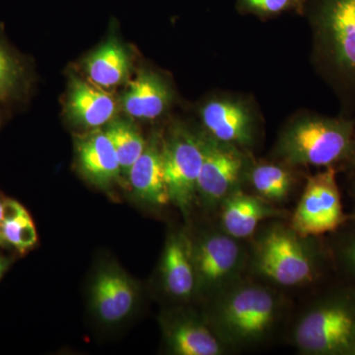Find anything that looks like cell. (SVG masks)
Instances as JSON below:
<instances>
[{
    "instance_id": "29",
    "label": "cell",
    "mask_w": 355,
    "mask_h": 355,
    "mask_svg": "<svg viewBox=\"0 0 355 355\" xmlns=\"http://www.w3.org/2000/svg\"><path fill=\"white\" fill-rule=\"evenodd\" d=\"M354 355H355V354H354Z\"/></svg>"
},
{
    "instance_id": "7",
    "label": "cell",
    "mask_w": 355,
    "mask_h": 355,
    "mask_svg": "<svg viewBox=\"0 0 355 355\" xmlns=\"http://www.w3.org/2000/svg\"><path fill=\"white\" fill-rule=\"evenodd\" d=\"M203 161L198 181V195L205 207L221 205L234 191L244 170L239 147L202 135Z\"/></svg>"
},
{
    "instance_id": "14",
    "label": "cell",
    "mask_w": 355,
    "mask_h": 355,
    "mask_svg": "<svg viewBox=\"0 0 355 355\" xmlns=\"http://www.w3.org/2000/svg\"><path fill=\"white\" fill-rule=\"evenodd\" d=\"M130 188L141 202L162 207L170 202L163 165L162 142H147L144 153L135 161L128 174Z\"/></svg>"
},
{
    "instance_id": "28",
    "label": "cell",
    "mask_w": 355,
    "mask_h": 355,
    "mask_svg": "<svg viewBox=\"0 0 355 355\" xmlns=\"http://www.w3.org/2000/svg\"><path fill=\"white\" fill-rule=\"evenodd\" d=\"M0 123H1V118H0Z\"/></svg>"
},
{
    "instance_id": "20",
    "label": "cell",
    "mask_w": 355,
    "mask_h": 355,
    "mask_svg": "<svg viewBox=\"0 0 355 355\" xmlns=\"http://www.w3.org/2000/svg\"><path fill=\"white\" fill-rule=\"evenodd\" d=\"M104 130L118 155L121 176L128 177L132 166L144 153L147 142L132 121L125 119L114 118Z\"/></svg>"
},
{
    "instance_id": "8",
    "label": "cell",
    "mask_w": 355,
    "mask_h": 355,
    "mask_svg": "<svg viewBox=\"0 0 355 355\" xmlns=\"http://www.w3.org/2000/svg\"><path fill=\"white\" fill-rule=\"evenodd\" d=\"M316 21L331 64L355 78V0H320Z\"/></svg>"
},
{
    "instance_id": "9",
    "label": "cell",
    "mask_w": 355,
    "mask_h": 355,
    "mask_svg": "<svg viewBox=\"0 0 355 355\" xmlns=\"http://www.w3.org/2000/svg\"><path fill=\"white\" fill-rule=\"evenodd\" d=\"M238 240L227 233L212 232L191 246V259L198 284L207 288H225L239 272L243 261Z\"/></svg>"
},
{
    "instance_id": "10",
    "label": "cell",
    "mask_w": 355,
    "mask_h": 355,
    "mask_svg": "<svg viewBox=\"0 0 355 355\" xmlns=\"http://www.w3.org/2000/svg\"><path fill=\"white\" fill-rule=\"evenodd\" d=\"M118 104L108 91L79 77L70 80L67 113L77 127L96 130L116 118Z\"/></svg>"
},
{
    "instance_id": "22",
    "label": "cell",
    "mask_w": 355,
    "mask_h": 355,
    "mask_svg": "<svg viewBox=\"0 0 355 355\" xmlns=\"http://www.w3.org/2000/svg\"><path fill=\"white\" fill-rule=\"evenodd\" d=\"M250 181L257 196L268 202L286 200L293 184L291 173L275 164L256 166L250 175Z\"/></svg>"
},
{
    "instance_id": "12",
    "label": "cell",
    "mask_w": 355,
    "mask_h": 355,
    "mask_svg": "<svg viewBox=\"0 0 355 355\" xmlns=\"http://www.w3.org/2000/svg\"><path fill=\"white\" fill-rule=\"evenodd\" d=\"M76 155L79 170L98 188H110L121 175L113 144L101 128L93 130L77 141Z\"/></svg>"
},
{
    "instance_id": "23",
    "label": "cell",
    "mask_w": 355,
    "mask_h": 355,
    "mask_svg": "<svg viewBox=\"0 0 355 355\" xmlns=\"http://www.w3.org/2000/svg\"><path fill=\"white\" fill-rule=\"evenodd\" d=\"M25 84L24 64L0 41V102H9L19 97Z\"/></svg>"
},
{
    "instance_id": "11",
    "label": "cell",
    "mask_w": 355,
    "mask_h": 355,
    "mask_svg": "<svg viewBox=\"0 0 355 355\" xmlns=\"http://www.w3.org/2000/svg\"><path fill=\"white\" fill-rule=\"evenodd\" d=\"M200 114L209 135L218 141L237 147L253 144V119L240 103L226 99L212 100L203 106Z\"/></svg>"
},
{
    "instance_id": "1",
    "label": "cell",
    "mask_w": 355,
    "mask_h": 355,
    "mask_svg": "<svg viewBox=\"0 0 355 355\" xmlns=\"http://www.w3.org/2000/svg\"><path fill=\"white\" fill-rule=\"evenodd\" d=\"M354 123L309 116L294 121L280 137L277 154L291 165L331 167L349 155Z\"/></svg>"
},
{
    "instance_id": "19",
    "label": "cell",
    "mask_w": 355,
    "mask_h": 355,
    "mask_svg": "<svg viewBox=\"0 0 355 355\" xmlns=\"http://www.w3.org/2000/svg\"><path fill=\"white\" fill-rule=\"evenodd\" d=\"M168 343L178 355H220L223 343L207 324L193 318H181L168 327Z\"/></svg>"
},
{
    "instance_id": "16",
    "label": "cell",
    "mask_w": 355,
    "mask_h": 355,
    "mask_svg": "<svg viewBox=\"0 0 355 355\" xmlns=\"http://www.w3.org/2000/svg\"><path fill=\"white\" fill-rule=\"evenodd\" d=\"M93 305L103 322L113 324L125 319L135 305V293L132 282L123 273L103 272L92 288Z\"/></svg>"
},
{
    "instance_id": "2",
    "label": "cell",
    "mask_w": 355,
    "mask_h": 355,
    "mask_svg": "<svg viewBox=\"0 0 355 355\" xmlns=\"http://www.w3.org/2000/svg\"><path fill=\"white\" fill-rule=\"evenodd\" d=\"M279 311V299L272 291L258 284H244L223 291L214 320L224 340L249 343L268 335Z\"/></svg>"
},
{
    "instance_id": "6",
    "label": "cell",
    "mask_w": 355,
    "mask_h": 355,
    "mask_svg": "<svg viewBox=\"0 0 355 355\" xmlns=\"http://www.w3.org/2000/svg\"><path fill=\"white\" fill-rule=\"evenodd\" d=\"M162 155L170 202L187 214L198 195L203 161L202 135L175 128L162 142Z\"/></svg>"
},
{
    "instance_id": "24",
    "label": "cell",
    "mask_w": 355,
    "mask_h": 355,
    "mask_svg": "<svg viewBox=\"0 0 355 355\" xmlns=\"http://www.w3.org/2000/svg\"><path fill=\"white\" fill-rule=\"evenodd\" d=\"M305 0H238L245 12L261 16H272L289 10H301Z\"/></svg>"
},
{
    "instance_id": "21",
    "label": "cell",
    "mask_w": 355,
    "mask_h": 355,
    "mask_svg": "<svg viewBox=\"0 0 355 355\" xmlns=\"http://www.w3.org/2000/svg\"><path fill=\"white\" fill-rule=\"evenodd\" d=\"M2 244L10 245L23 253L38 241L36 227L27 210L13 200H4Z\"/></svg>"
},
{
    "instance_id": "15",
    "label": "cell",
    "mask_w": 355,
    "mask_h": 355,
    "mask_svg": "<svg viewBox=\"0 0 355 355\" xmlns=\"http://www.w3.org/2000/svg\"><path fill=\"white\" fill-rule=\"evenodd\" d=\"M172 94L164 79L153 71H140L121 96L123 111L133 119L154 120L171 103Z\"/></svg>"
},
{
    "instance_id": "27",
    "label": "cell",
    "mask_w": 355,
    "mask_h": 355,
    "mask_svg": "<svg viewBox=\"0 0 355 355\" xmlns=\"http://www.w3.org/2000/svg\"><path fill=\"white\" fill-rule=\"evenodd\" d=\"M4 221V200L0 198V244L2 245L1 229Z\"/></svg>"
},
{
    "instance_id": "5",
    "label": "cell",
    "mask_w": 355,
    "mask_h": 355,
    "mask_svg": "<svg viewBox=\"0 0 355 355\" xmlns=\"http://www.w3.org/2000/svg\"><path fill=\"white\" fill-rule=\"evenodd\" d=\"M345 220L335 169L328 167L308 178L302 197L292 214V230L307 239L335 232Z\"/></svg>"
},
{
    "instance_id": "4",
    "label": "cell",
    "mask_w": 355,
    "mask_h": 355,
    "mask_svg": "<svg viewBox=\"0 0 355 355\" xmlns=\"http://www.w3.org/2000/svg\"><path fill=\"white\" fill-rule=\"evenodd\" d=\"M291 228L268 229L257 242L254 265L263 277L279 286L293 287L313 282L318 272L316 254Z\"/></svg>"
},
{
    "instance_id": "17",
    "label": "cell",
    "mask_w": 355,
    "mask_h": 355,
    "mask_svg": "<svg viewBox=\"0 0 355 355\" xmlns=\"http://www.w3.org/2000/svg\"><path fill=\"white\" fill-rule=\"evenodd\" d=\"M165 289L179 299L191 298L197 288V277L191 259V244L183 235H172L166 244L162 259Z\"/></svg>"
},
{
    "instance_id": "3",
    "label": "cell",
    "mask_w": 355,
    "mask_h": 355,
    "mask_svg": "<svg viewBox=\"0 0 355 355\" xmlns=\"http://www.w3.org/2000/svg\"><path fill=\"white\" fill-rule=\"evenodd\" d=\"M294 343L307 354L354 355L355 294H338L311 308L296 324Z\"/></svg>"
},
{
    "instance_id": "26",
    "label": "cell",
    "mask_w": 355,
    "mask_h": 355,
    "mask_svg": "<svg viewBox=\"0 0 355 355\" xmlns=\"http://www.w3.org/2000/svg\"><path fill=\"white\" fill-rule=\"evenodd\" d=\"M9 265H10V261H9L8 259L0 257V279H1L3 273L6 272Z\"/></svg>"
},
{
    "instance_id": "25",
    "label": "cell",
    "mask_w": 355,
    "mask_h": 355,
    "mask_svg": "<svg viewBox=\"0 0 355 355\" xmlns=\"http://www.w3.org/2000/svg\"><path fill=\"white\" fill-rule=\"evenodd\" d=\"M343 258L352 272H355V237L350 239L343 248Z\"/></svg>"
},
{
    "instance_id": "18",
    "label": "cell",
    "mask_w": 355,
    "mask_h": 355,
    "mask_svg": "<svg viewBox=\"0 0 355 355\" xmlns=\"http://www.w3.org/2000/svg\"><path fill=\"white\" fill-rule=\"evenodd\" d=\"M84 67L90 83L107 90L127 80L132 62L127 49L111 39L89 55Z\"/></svg>"
},
{
    "instance_id": "13",
    "label": "cell",
    "mask_w": 355,
    "mask_h": 355,
    "mask_svg": "<svg viewBox=\"0 0 355 355\" xmlns=\"http://www.w3.org/2000/svg\"><path fill=\"white\" fill-rule=\"evenodd\" d=\"M221 224L224 232L235 239L254 234L261 222L284 216L270 202L258 196L237 190L221 203Z\"/></svg>"
}]
</instances>
